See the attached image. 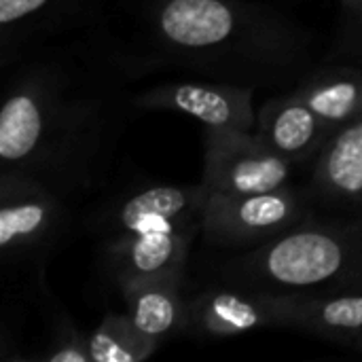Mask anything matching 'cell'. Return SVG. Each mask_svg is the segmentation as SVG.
<instances>
[{
  "label": "cell",
  "instance_id": "obj_1",
  "mask_svg": "<svg viewBox=\"0 0 362 362\" xmlns=\"http://www.w3.org/2000/svg\"><path fill=\"white\" fill-rule=\"evenodd\" d=\"M240 286L305 295L362 288V223L358 216L303 221L238 263Z\"/></svg>",
  "mask_w": 362,
  "mask_h": 362
},
{
  "label": "cell",
  "instance_id": "obj_2",
  "mask_svg": "<svg viewBox=\"0 0 362 362\" xmlns=\"http://www.w3.org/2000/svg\"><path fill=\"white\" fill-rule=\"evenodd\" d=\"M161 42L185 59L238 70L280 64L295 40L286 21L235 0H157L153 11Z\"/></svg>",
  "mask_w": 362,
  "mask_h": 362
},
{
  "label": "cell",
  "instance_id": "obj_3",
  "mask_svg": "<svg viewBox=\"0 0 362 362\" xmlns=\"http://www.w3.org/2000/svg\"><path fill=\"white\" fill-rule=\"evenodd\" d=\"M91 106L64 102L57 87L45 78L17 83L0 110L2 170H17L40 178L51 161L76 146L87 132Z\"/></svg>",
  "mask_w": 362,
  "mask_h": 362
},
{
  "label": "cell",
  "instance_id": "obj_4",
  "mask_svg": "<svg viewBox=\"0 0 362 362\" xmlns=\"http://www.w3.org/2000/svg\"><path fill=\"white\" fill-rule=\"evenodd\" d=\"M68 229L62 193L45 180L2 170L0 174V257L4 265L42 272Z\"/></svg>",
  "mask_w": 362,
  "mask_h": 362
},
{
  "label": "cell",
  "instance_id": "obj_5",
  "mask_svg": "<svg viewBox=\"0 0 362 362\" xmlns=\"http://www.w3.org/2000/svg\"><path fill=\"white\" fill-rule=\"evenodd\" d=\"M308 199L291 185L265 193L208 195L202 233L216 248L255 250L308 221Z\"/></svg>",
  "mask_w": 362,
  "mask_h": 362
},
{
  "label": "cell",
  "instance_id": "obj_6",
  "mask_svg": "<svg viewBox=\"0 0 362 362\" xmlns=\"http://www.w3.org/2000/svg\"><path fill=\"white\" fill-rule=\"evenodd\" d=\"M202 187L208 195L265 193L291 185L288 159L272 151L255 132L206 129Z\"/></svg>",
  "mask_w": 362,
  "mask_h": 362
},
{
  "label": "cell",
  "instance_id": "obj_7",
  "mask_svg": "<svg viewBox=\"0 0 362 362\" xmlns=\"http://www.w3.org/2000/svg\"><path fill=\"white\" fill-rule=\"evenodd\" d=\"M208 193L199 185H153L138 189L104 212L102 231L110 240L161 229H202Z\"/></svg>",
  "mask_w": 362,
  "mask_h": 362
},
{
  "label": "cell",
  "instance_id": "obj_8",
  "mask_svg": "<svg viewBox=\"0 0 362 362\" xmlns=\"http://www.w3.org/2000/svg\"><path fill=\"white\" fill-rule=\"evenodd\" d=\"M252 89L231 83H165L140 93L134 104L142 110L182 112L206 129H244L257 125Z\"/></svg>",
  "mask_w": 362,
  "mask_h": 362
},
{
  "label": "cell",
  "instance_id": "obj_9",
  "mask_svg": "<svg viewBox=\"0 0 362 362\" xmlns=\"http://www.w3.org/2000/svg\"><path fill=\"white\" fill-rule=\"evenodd\" d=\"M286 293L214 286L189 303V327L208 337H235L259 329L286 327Z\"/></svg>",
  "mask_w": 362,
  "mask_h": 362
},
{
  "label": "cell",
  "instance_id": "obj_10",
  "mask_svg": "<svg viewBox=\"0 0 362 362\" xmlns=\"http://www.w3.org/2000/svg\"><path fill=\"white\" fill-rule=\"evenodd\" d=\"M197 229H161L106 242L108 265L119 286L144 280L182 278Z\"/></svg>",
  "mask_w": 362,
  "mask_h": 362
},
{
  "label": "cell",
  "instance_id": "obj_11",
  "mask_svg": "<svg viewBox=\"0 0 362 362\" xmlns=\"http://www.w3.org/2000/svg\"><path fill=\"white\" fill-rule=\"evenodd\" d=\"M310 199L339 216H362V117L333 134L314 159Z\"/></svg>",
  "mask_w": 362,
  "mask_h": 362
},
{
  "label": "cell",
  "instance_id": "obj_12",
  "mask_svg": "<svg viewBox=\"0 0 362 362\" xmlns=\"http://www.w3.org/2000/svg\"><path fill=\"white\" fill-rule=\"evenodd\" d=\"M255 134L295 165L314 161L331 140V132L297 91L265 102L257 112Z\"/></svg>",
  "mask_w": 362,
  "mask_h": 362
},
{
  "label": "cell",
  "instance_id": "obj_13",
  "mask_svg": "<svg viewBox=\"0 0 362 362\" xmlns=\"http://www.w3.org/2000/svg\"><path fill=\"white\" fill-rule=\"evenodd\" d=\"M286 329L356 348L362 341V288L288 295Z\"/></svg>",
  "mask_w": 362,
  "mask_h": 362
},
{
  "label": "cell",
  "instance_id": "obj_14",
  "mask_svg": "<svg viewBox=\"0 0 362 362\" xmlns=\"http://www.w3.org/2000/svg\"><path fill=\"white\" fill-rule=\"evenodd\" d=\"M182 278L144 280L121 286L127 314L155 341L189 329V303L180 295Z\"/></svg>",
  "mask_w": 362,
  "mask_h": 362
},
{
  "label": "cell",
  "instance_id": "obj_15",
  "mask_svg": "<svg viewBox=\"0 0 362 362\" xmlns=\"http://www.w3.org/2000/svg\"><path fill=\"white\" fill-rule=\"evenodd\" d=\"M333 134L362 117V70L331 68L314 74L295 89Z\"/></svg>",
  "mask_w": 362,
  "mask_h": 362
},
{
  "label": "cell",
  "instance_id": "obj_16",
  "mask_svg": "<svg viewBox=\"0 0 362 362\" xmlns=\"http://www.w3.org/2000/svg\"><path fill=\"white\" fill-rule=\"evenodd\" d=\"M159 346V341L138 329L127 312L108 314L87 335L91 362H142L151 358Z\"/></svg>",
  "mask_w": 362,
  "mask_h": 362
},
{
  "label": "cell",
  "instance_id": "obj_17",
  "mask_svg": "<svg viewBox=\"0 0 362 362\" xmlns=\"http://www.w3.org/2000/svg\"><path fill=\"white\" fill-rule=\"evenodd\" d=\"M53 0H0V25L4 38L11 30L32 23L38 15L49 11Z\"/></svg>",
  "mask_w": 362,
  "mask_h": 362
},
{
  "label": "cell",
  "instance_id": "obj_18",
  "mask_svg": "<svg viewBox=\"0 0 362 362\" xmlns=\"http://www.w3.org/2000/svg\"><path fill=\"white\" fill-rule=\"evenodd\" d=\"M51 346L53 348L42 356L45 362H91L87 337H81L72 325H68Z\"/></svg>",
  "mask_w": 362,
  "mask_h": 362
},
{
  "label": "cell",
  "instance_id": "obj_19",
  "mask_svg": "<svg viewBox=\"0 0 362 362\" xmlns=\"http://www.w3.org/2000/svg\"><path fill=\"white\" fill-rule=\"evenodd\" d=\"M341 2H344V6L348 11H352L354 15L362 17V0H341Z\"/></svg>",
  "mask_w": 362,
  "mask_h": 362
},
{
  "label": "cell",
  "instance_id": "obj_20",
  "mask_svg": "<svg viewBox=\"0 0 362 362\" xmlns=\"http://www.w3.org/2000/svg\"><path fill=\"white\" fill-rule=\"evenodd\" d=\"M354 350H356V352H361V354H362V341L358 344V346H356V348H354Z\"/></svg>",
  "mask_w": 362,
  "mask_h": 362
}]
</instances>
